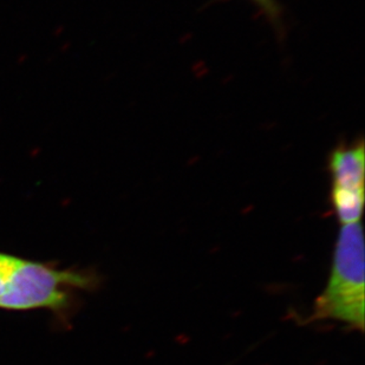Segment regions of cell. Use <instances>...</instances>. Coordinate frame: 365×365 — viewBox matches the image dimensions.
Segmentation results:
<instances>
[{"label":"cell","mask_w":365,"mask_h":365,"mask_svg":"<svg viewBox=\"0 0 365 365\" xmlns=\"http://www.w3.org/2000/svg\"><path fill=\"white\" fill-rule=\"evenodd\" d=\"M331 202L341 225L359 222L364 207V190L332 188Z\"/></svg>","instance_id":"obj_3"},{"label":"cell","mask_w":365,"mask_h":365,"mask_svg":"<svg viewBox=\"0 0 365 365\" xmlns=\"http://www.w3.org/2000/svg\"><path fill=\"white\" fill-rule=\"evenodd\" d=\"M364 153L362 138L351 145H339L330 153L327 168L332 188L364 190Z\"/></svg>","instance_id":"obj_2"},{"label":"cell","mask_w":365,"mask_h":365,"mask_svg":"<svg viewBox=\"0 0 365 365\" xmlns=\"http://www.w3.org/2000/svg\"><path fill=\"white\" fill-rule=\"evenodd\" d=\"M259 7L278 34H283V9L277 0H252Z\"/></svg>","instance_id":"obj_5"},{"label":"cell","mask_w":365,"mask_h":365,"mask_svg":"<svg viewBox=\"0 0 365 365\" xmlns=\"http://www.w3.org/2000/svg\"><path fill=\"white\" fill-rule=\"evenodd\" d=\"M21 259L14 255L0 253V304L10 291Z\"/></svg>","instance_id":"obj_4"},{"label":"cell","mask_w":365,"mask_h":365,"mask_svg":"<svg viewBox=\"0 0 365 365\" xmlns=\"http://www.w3.org/2000/svg\"><path fill=\"white\" fill-rule=\"evenodd\" d=\"M364 237L359 222L343 225L327 289L314 303L312 321L332 319L364 330Z\"/></svg>","instance_id":"obj_1"}]
</instances>
